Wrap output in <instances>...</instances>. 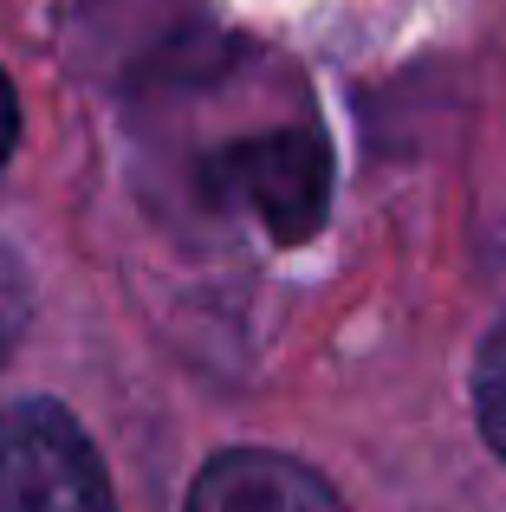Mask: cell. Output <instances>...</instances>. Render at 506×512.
<instances>
[{"label": "cell", "instance_id": "1", "mask_svg": "<svg viewBox=\"0 0 506 512\" xmlns=\"http://www.w3.org/2000/svg\"><path fill=\"white\" fill-rule=\"evenodd\" d=\"M0 512H117L98 448L59 402L0 409Z\"/></svg>", "mask_w": 506, "mask_h": 512}, {"label": "cell", "instance_id": "2", "mask_svg": "<svg viewBox=\"0 0 506 512\" xmlns=\"http://www.w3.org/2000/svg\"><path fill=\"white\" fill-rule=\"evenodd\" d=\"M215 188L228 201H247L286 247H299V240L318 234L325 201H331L325 143L305 137V130H273V137L234 143V150L215 163Z\"/></svg>", "mask_w": 506, "mask_h": 512}, {"label": "cell", "instance_id": "3", "mask_svg": "<svg viewBox=\"0 0 506 512\" xmlns=\"http://www.w3.org/2000/svg\"><path fill=\"white\" fill-rule=\"evenodd\" d=\"M189 512H344L325 474L273 448H228L195 474Z\"/></svg>", "mask_w": 506, "mask_h": 512}, {"label": "cell", "instance_id": "4", "mask_svg": "<svg viewBox=\"0 0 506 512\" xmlns=\"http://www.w3.org/2000/svg\"><path fill=\"white\" fill-rule=\"evenodd\" d=\"M474 415H481V435L494 441V454L506 461V318L487 331L481 363H474Z\"/></svg>", "mask_w": 506, "mask_h": 512}, {"label": "cell", "instance_id": "5", "mask_svg": "<svg viewBox=\"0 0 506 512\" xmlns=\"http://www.w3.org/2000/svg\"><path fill=\"white\" fill-rule=\"evenodd\" d=\"M13 143H20V98H13V85H7V72H0V169H7V156H13Z\"/></svg>", "mask_w": 506, "mask_h": 512}]
</instances>
